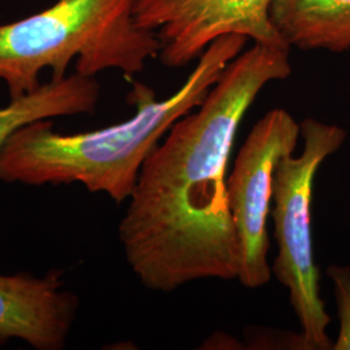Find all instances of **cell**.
Listing matches in <instances>:
<instances>
[{"instance_id": "obj_1", "label": "cell", "mask_w": 350, "mask_h": 350, "mask_svg": "<svg viewBox=\"0 0 350 350\" xmlns=\"http://www.w3.org/2000/svg\"><path fill=\"white\" fill-rule=\"evenodd\" d=\"M291 75L289 49L253 43L143 163L118 237L144 287L169 293L201 279H238L227 165L239 126L258 94Z\"/></svg>"}, {"instance_id": "obj_2", "label": "cell", "mask_w": 350, "mask_h": 350, "mask_svg": "<svg viewBox=\"0 0 350 350\" xmlns=\"http://www.w3.org/2000/svg\"><path fill=\"white\" fill-rule=\"evenodd\" d=\"M248 38L228 34L205 50L183 86L165 100L134 82L129 95L137 113L94 131L62 134L51 120L21 127L0 150V182L25 186L79 183L117 204L129 200L143 163L175 122L200 105Z\"/></svg>"}, {"instance_id": "obj_3", "label": "cell", "mask_w": 350, "mask_h": 350, "mask_svg": "<svg viewBox=\"0 0 350 350\" xmlns=\"http://www.w3.org/2000/svg\"><path fill=\"white\" fill-rule=\"evenodd\" d=\"M137 1L57 0L49 10L0 25V81L10 99L37 90L46 69L51 79H63L73 60L75 73L85 77L108 69L140 73L161 43L137 25Z\"/></svg>"}, {"instance_id": "obj_4", "label": "cell", "mask_w": 350, "mask_h": 350, "mask_svg": "<svg viewBox=\"0 0 350 350\" xmlns=\"http://www.w3.org/2000/svg\"><path fill=\"white\" fill-rule=\"evenodd\" d=\"M304 148L299 157L288 154L275 167L271 218L278 256L273 273L287 288L289 302L300 322L302 349L328 350L331 317L319 295V270L314 260L312 202L314 178L325 159L344 144L347 131L314 118L300 124Z\"/></svg>"}, {"instance_id": "obj_5", "label": "cell", "mask_w": 350, "mask_h": 350, "mask_svg": "<svg viewBox=\"0 0 350 350\" xmlns=\"http://www.w3.org/2000/svg\"><path fill=\"white\" fill-rule=\"evenodd\" d=\"M300 124L284 109L266 113L253 126L226 180L227 201L238 239V280L247 288L266 286L273 274L267 219L271 215L278 163L293 154Z\"/></svg>"}, {"instance_id": "obj_6", "label": "cell", "mask_w": 350, "mask_h": 350, "mask_svg": "<svg viewBox=\"0 0 350 350\" xmlns=\"http://www.w3.org/2000/svg\"><path fill=\"white\" fill-rule=\"evenodd\" d=\"M273 0H138L139 27L154 33L169 68L199 60L218 38L239 34L253 43L289 49L270 21ZM291 50V49H289Z\"/></svg>"}, {"instance_id": "obj_7", "label": "cell", "mask_w": 350, "mask_h": 350, "mask_svg": "<svg viewBox=\"0 0 350 350\" xmlns=\"http://www.w3.org/2000/svg\"><path fill=\"white\" fill-rule=\"evenodd\" d=\"M78 306L62 270L0 274V345L18 340L37 350L64 349Z\"/></svg>"}, {"instance_id": "obj_8", "label": "cell", "mask_w": 350, "mask_h": 350, "mask_svg": "<svg viewBox=\"0 0 350 350\" xmlns=\"http://www.w3.org/2000/svg\"><path fill=\"white\" fill-rule=\"evenodd\" d=\"M270 21L289 49L350 50V0H273Z\"/></svg>"}, {"instance_id": "obj_9", "label": "cell", "mask_w": 350, "mask_h": 350, "mask_svg": "<svg viewBox=\"0 0 350 350\" xmlns=\"http://www.w3.org/2000/svg\"><path fill=\"white\" fill-rule=\"evenodd\" d=\"M99 96L100 85L96 78L75 72L13 99L0 108V150L17 130L31 122L94 112Z\"/></svg>"}, {"instance_id": "obj_10", "label": "cell", "mask_w": 350, "mask_h": 350, "mask_svg": "<svg viewBox=\"0 0 350 350\" xmlns=\"http://www.w3.org/2000/svg\"><path fill=\"white\" fill-rule=\"evenodd\" d=\"M338 304L340 331L334 342L335 350H350V266L332 265L327 269Z\"/></svg>"}]
</instances>
